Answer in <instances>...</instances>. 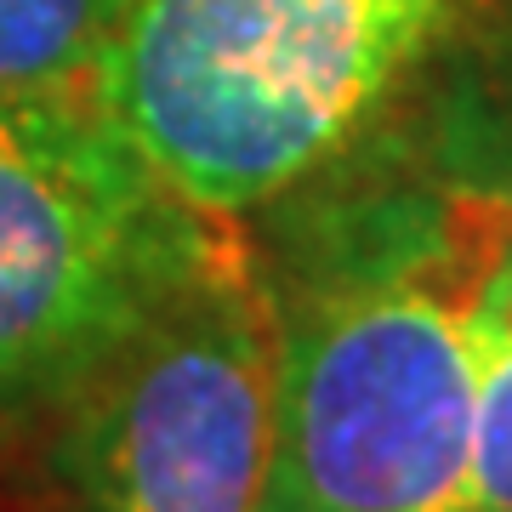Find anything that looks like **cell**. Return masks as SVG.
<instances>
[{
  "mask_svg": "<svg viewBox=\"0 0 512 512\" xmlns=\"http://www.w3.org/2000/svg\"><path fill=\"white\" fill-rule=\"evenodd\" d=\"M484 194L370 205L274 291V433L256 512H461L478 433Z\"/></svg>",
  "mask_w": 512,
  "mask_h": 512,
  "instance_id": "obj_1",
  "label": "cell"
},
{
  "mask_svg": "<svg viewBox=\"0 0 512 512\" xmlns=\"http://www.w3.org/2000/svg\"><path fill=\"white\" fill-rule=\"evenodd\" d=\"M444 12L450 0H126L80 97L171 194L245 217L382 114Z\"/></svg>",
  "mask_w": 512,
  "mask_h": 512,
  "instance_id": "obj_2",
  "label": "cell"
},
{
  "mask_svg": "<svg viewBox=\"0 0 512 512\" xmlns=\"http://www.w3.org/2000/svg\"><path fill=\"white\" fill-rule=\"evenodd\" d=\"M228 245L86 97L0 92V433L40 427Z\"/></svg>",
  "mask_w": 512,
  "mask_h": 512,
  "instance_id": "obj_3",
  "label": "cell"
},
{
  "mask_svg": "<svg viewBox=\"0 0 512 512\" xmlns=\"http://www.w3.org/2000/svg\"><path fill=\"white\" fill-rule=\"evenodd\" d=\"M274 353V291L234 239L40 421L57 507L256 512Z\"/></svg>",
  "mask_w": 512,
  "mask_h": 512,
  "instance_id": "obj_4",
  "label": "cell"
},
{
  "mask_svg": "<svg viewBox=\"0 0 512 512\" xmlns=\"http://www.w3.org/2000/svg\"><path fill=\"white\" fill-rule=\"evenodd\" d=\"M473 336H478V433H473V473H467L461 512H512V205L501 194H484Z\"/></svg>",
  "mask_w": 512,
  "mask_h": 512,
  "instance_id": "obj_5",
  "label": "cell"
},
{
  "mask_svg": "<svg viewBox=\"0 0 512 512\" xmlns=\"http://www.w3.org/2000/svg\"><path fill=\"white\" fill-rule=\"evenodd\" d=\"M126 0H0V92L80 97Z\"/></svg>",
  "mask_w": 512,
  "mask_h": 512,
  "instance_id": "obj_6",
  "label": "cell"
},
{
  "mask_svg": "<svg viewBox=\"0 0 512 512\" xmlns=\"http://www.w3.org/2000/svg\"><path fill=\"white\" fill-rule=\"evenodd\" d=\"M467 188H484V194H501V200L512 205V171H507V177H501V183H467Z\"/></svg>",
  "mask_w": 512,
  "mask_h": 512,
  "instance_id": "obj_7",
  "label": "cell"
}]
</instances>
